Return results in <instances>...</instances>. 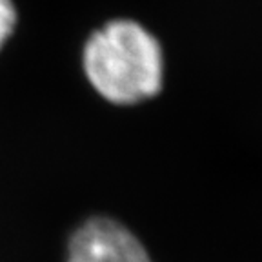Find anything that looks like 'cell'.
I'll use <instances>...</instances> for the list:
<instances>
[{"label":"cell","instance_id":"obj_1","mask_svg":"<svg viewBox=\"0 0 262 262\" xmlns=\"http://www.w3.org/2000/svg\"><path fill=\"white\" fill-rule=\"evenodd\" d=\"M84 71L100 97L113 104H137L162 88L160 44L133 20H113L88 38Z\"/></svg>","mask_w":262,"mask_h":262},{"label":"cell","instance_id":"obj_2","mask_svg":"<svg viewBox=\"0 0 262 262\" xmlns=\"http://www.w3.org/2000/svg\"><path fill=\"white\" fill-rule=\"evenodd\" d=\"M68 262H153L140 241L107 217L86 221L71 235Z\"/></svg>","mask_w":262,"mask_h":262},{"label":"cell","instance_id":"obj_3","mask_svg":"<svg viewBox=\"0 0 262 262\" xmlns=\"http://www.w3.org/2000/svg\"><path fill=\"white\" fill-rule=\"evenodd\" d=\"M16 26V9L11 0H0V49Z\"/></svg>","mask_w":262,"mask_h":262}]
</instances>
